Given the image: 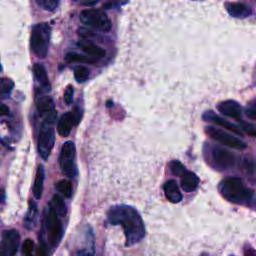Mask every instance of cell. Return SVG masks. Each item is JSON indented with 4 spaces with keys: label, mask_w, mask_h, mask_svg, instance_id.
<instances>
[{
    "label": "cell",
    "mask_w": 256,
    "mask_h": 256,
    "mask_svg": "<svg viewBox=\"0 0 256 256\" xmlns=\"http://www.w3.org/2000/svg\"><path fill=\"white\" fill-rule=\"evenodd\" d=\"M110 224L120 225L125 235V246L130 247L140 242L146 232L143 219L139 212L132 206L119 204L110 208L107 214Z\"/></svg>",
    "instance_id": "obj_1"
},
{
    "label": "cell",
    "mask_w": 256,
    "mask_h": 256,
    "mask_svg": "<svg viewBox=\"0 0 256 256\" xmlns=\"http://www.w3.org/2000/svg\"><path fill=\"white\" fill-rule=\"evenodd\" d=\"M218 190L229 202L245 206L254 205V191L247 187L239 177H229L222 180L218 185Z\"/></svg>",
    "instance_id": "obj_2"
},
{
    "label": "cell",
    "mask_w": 256,
    "mask_h": 256,
    "mask_svg": "<svg viewBox=\"0 0 256 256\" xmlns=\"http://www.w3.org/2000/svg\"><path fill=\"white\" fill-rule=\"evenodd\" d=\"M204 156L206 162L218 171L230 169L236 162L235 155L229 150L210 143H206L204 146Z\"/></svg>",
    "instance_id": "obj_3"
},
{
    "label": "cell",
    "mask_w": 256,
    "mask_h": 256,
    "mask_svg": "<svg viewBox=\"0 0 256 256\" xmlns=\"http://www.w3.org/2000/svg\"><path fill=\"white\" fill-rule=\"evenodd\" d=\"M50 33L51 29L47 23H39L32 29L30 46L33 53L39 58H45L48 53Z\"/></svg>",
    "instance_id": "obj_4"
},
{
    "label": "cell",
    "mask_w": 256,
    "mask_h": 256,
    "mask_svg": "<svg viewBox=\"0 0 256 256\" xmlns=\"http://www.w3.org/2000/svg\"><path fill=\"white\" fill-rule=\"evenodd\" d=\"M44 227L49 245L56 248L63 237V225L60 217L50 206L44 212Z\"/></svg>",
    "instance_id": "obj_5"
},
{
    "label": "cell",
    "mask_w": 256,
    "mask_h": 256,
    "mask_svg": "<svg viewBox=\"0 0 256 256\" xmlns=\"http://www.w3.org/2000/svg\"><path fill=\"white\" fill-rule=\"evenodd\" d=\"M80 21L90 28L101 32H108L111 29V21L105 12L98 9H87L80 13Z\"/></svg>",
    "instance_id": "obj_6"
},
{
    "label": "cell",
    "mask_w": 256,
    "mask_h": 256,
    "mask_svg": "<svg viewBox=\"0 0 256 256\" xmlns=\"http://www.w3.org/2000/svg\"><path fill=\"white\" fill-rule=\"evenodd\" d=\"M75 157H76L75 144L72 141H66L61 147L58 161L63 174H65L69 178H73L77 174Z\"/></svg>",
    "instance_id": "obj_7"
},
{
    "label": "cell",
    "mask_w": 256,
    "mask_h": 256,
    "mask_svg": "<svg viewBox=\"0 0 256 256\" xmlns=\"http://www.w3.org/2000/svg\"><path fill=\"white\" fill-rule=\"evenodd\" d=\"M205 132L208 136H210V138L222 145L228 146L236 150H244L247 148V144L245 141L222 129L216 128L214 126H206Z\"/></svg>",
    "instance_id": "obj_8"
},
{
    "label": "cell",
    "mask_w": 256,
    "mask_h": 256,
    "mask_svg": "<svg viewBox=\"0 0 256 256\" xmlns=\"http://www.w3.org/2000/svg\"><path fill=\"white\" fill-rule=\"evenodd\" d=\"M55 143V131L52 124L44 122L40 128L37 149L42 159L47 160Z\"/></svg>",
    "instance_id": "obj_9"
},
{
    "label": "cell",
    "mask_w": 256,
    "mask_h": 256,
    "mask_svg": "<svg viewBox=\"0 0 256 256\" xmlns=\"http://www.w3.org/2000/svg\"><path fill=\"white\" fill-rule=\"evenodd\" d=\"M20 242V235L17 230H6L2 234L0 243V255L13 256L16 254Z\"/></svg>",
    "instance_id": "obj_10"
},
{
    "label": "cell",
    "mask_w": 256,
    "mask_h": 256,
    "mask_svg": "<svg viewBox=\"0 0 256 256\" xmlns=\"http://www.w3.org/2000/svg\"><path fill=\"white\" fill-rule=\"evenodd\" d=\"M36 108L39 115L44 119V122L53 124L56 119V109L54 102L50 96L41 95L36 100Z\"/></svg>",
    "instance_id": "obj_11"
},
{
    "label": "cell",
    "mask_w": 256,
    "mask_h": 256,
    "mask_svg": "<svg viewBox=\"0 0 256 256\" xmlns=\"http://www.w3.org/2000/svg\"><path fill=\"white\" fill-rule=\"evenodd\" d=\"M79 119L80 117L76 112L68 111L62 114L57 124L58 134L62 137H67L70 134L73 125L77 124L79 122Z\"/></svg>",
    "instance_id": "obj_12"
},
{
    "label": "cell",
    "mask_w": 256,
    "mask_h": 256,
    "mask_svg": "<svg viewBox=\"0 0 256 256\" xmlns=\"http://www.w3.org/2000/svg\"><path fill=\"white\" fill-rule=\"evenodd\" d=\"M217 110L224 116L242 121L241 105L235 100H225L217 105Z\"/></svg>",
    "instance_id": "obj_13"
},
{
    "label": "cell",
    "mask_w": 256,
    "mask_h": 256,
    "mask_svg": "<svg viewBox=\"0 0 256 256\" xmlns=\"http://www.w3.org/2000/svg\"><path fill=\"white\" fill-rule=\"evenodd\" d=\"M202 117H203V119H204L205 121L212 122V123L216 124L217 126H221V127L225 128V129H228V130L232 131L233 133H235V134H237V135H239V136H243V131L241 130L240 126L235 125V124H233V123H231V122L225 120L224 118L220 117L219 115H217L216 113H214V112L211 111V110L205 111L204 114L202 115Z\"/></svg>",
    "instance_id": "obj_14"
},
{
    "label": "cell",
    "mask_w": 256,
    "mask_h": 256,
    "mask_svg": "<svg viewBox=\"0 0 256 256\" xmlns=\"http://www.w3.org/2000/svg\"><path fill=\"white\" fill-rule=\"evenodd\" d=\"M33 75L35 80L39 83V87H37V94L46 93L50 91V83L47 76L46 68L41 63H35L33 65Z\"/></svg>",
    "instance_id": "obj_15"
},
{
    "label": "cell",
    "mask_w": 256,
    "mask_h": 256,
    "mask_svg": "<svg viewBox=\"0 0 256 256\" xmlns=\"http://www.w3.org/2000/svg\"><path fill=\"white\" fill-rule=\"evenodd\" d=\"M163 190H164L165 197L171 203H178L183 198V195L179 189V186L174 179H170L166 181L163 185Z\"/></svg>",
    "instance_id": "obj_16"
},
{
    "label": "cell",
    "mask_w": 256,
    "mask_h": 256,
    "mask_svg": "<svg viewBox=\"0 0 256 256\" xmlns=\"http://www.w3.org/2000/svg\"><path fill=\"white\" fill-rule=\"evenodd\" d=\"M225 9L230 16L240 19L247 18L252 13L251 8L244 3H226Z\"/></svg>",
    "instance_id": "obj_17"
},
{
    "label": "cell",
    "mask_w": 256,
    "mask_h": 256,
    "mask_svg": "<svg viewBox=\"0 0 256 256\" xmlns=\"http://www.w3.org/2000/svg\"><path fill=\"white\" fill-rule=\"evenodd\" d=\"M181 180V187L185 192H193L197 189L200 183L199 177L192 171H188L187 169L183 172V174L180 176Z\"/></svg>",
    "instance_id": "obj_18"
},
{
    "label": "cell",
    "mask_w": 256,
    "mask_h": 256,
    "mask_svg": "<svg viewBox=\"0 0 256 256\" xmlns=\"http://www.w3.org/2000/svg\"><path fill=\"white\" fill-rule=\"evenodd\" d=\"M78 46L89 56H92L94 58H97L98 60L101 58H104L106 55V52L103 48L97 46L96 44L88 41V40H81L78 42Z\"/></svg>",
    "instance_id": "obj_19"
},
{
    "label": "cell",
    "mask_w": 256,
    "mask_h": 256,
    "mask_svg": "<svg viewBox=\"0 0 256 256\" xmlns=\"http://www.w3.org/2000/svg\"><path fill=\"white\" fill-rule=\"evenodd\" d=\"M45 179V169L43 165H39L37 168L34 184H33V195L36 199H41L43 193V184Z\"/></svg>",
    "instance_id": "obj_20"
},
{
    "label": "cell",
    "mask_w": 256,
    "mask_h": 256,
    "mask_svg": "<svg viewBox=\"0 0 256 256\" xmlns=\"http://www.w3.org/2000/svg\"><path fill=\"white\" fill-rule=\"evenodd\" d=\"M65 61L68 63H86V64H95L99 60L89 55H82L75 52H70L65 55Z\"/></svg>",
    "instance_id": "obj_21"
},
{
    "label": "cell",
    "mask_w": 256,
    "mask_h": 256,
    "mask_svg": "<svg viewBox=\"0 0 256 256\" xmlns=\"http://www.w3.org/2000/svg\"><path fill=\"white\" fill-rule=\"evenodd\" d=\"M49 206L56 212V214L59 217H65L67 214V207L66 204L64 202V200L62 199V197H60V195L55 194L53 195Z\"/></svg>",
    "instance_id": "obj_22"
},
{
    "label": "cell",
    "mask_w": 256,
    "mask_h": 256,
    "mask_svg": "<svg viewBox=\"0 0 256 256\" xmlns=\"http://www.w3.org/2000/svg\"><path fill=\"white\" fill-rule=\"evenodd\" d=\"M55 187H56L57 191H58L59 193H61L65 198L70 199V198L72 197L73 188H72V184H71L70 181L65 180V179L59 180L58 182H56Z\"/></svg>",
    "instance_id": "obj_23"
},
{
    "label": "cell",
    "mask_w": 256,
    "mask_h": 256,
    "mask_svg": "<svg viewBox=\"0 0 256 256\" xmlns=\"http://www.w3.org/2000/svg\"><path fill=\"white\" fill-rule=\"evenodd\" d=\"M14 83L8 78H0V100L7 99L13 90Z\"/></svg>",
    "instance_id": "obj_24"
},
{
    "label": "cell",
    "mask_w": 256,
    "mask_h": 256,
    "mask_svg": "<svg viewBox=\"0 0 256 256\" xmlns=\"http://www.w3.org/2000/svg\"><path fill=\"white\" fill-rule=\"evenodd\" d=\"M36 215H37V204L33 200H30L29 201V211H28L26 219H25V226L27 228L31 229L33 227Z\"/></svg>",
    "instance_id": "obj_25"
},
{
    "label": "cell",
    "mask_w": 256,
    "mask_h": 256,
    "mask_svg": "<svg viewBox=\"0 0 256 256\" xmlns=\"http://www.w3.org/2000/svg\"><path fill=\"white\" fill-rule=\"evenodd\" d=\"M90 76V71L85 66H77L74 68V78L78 83L85 82Z\"/></svg>",
    "instance_id": "obj_26"
},
{
    "label": "cell",
    "mask_w": 256,
    "mask_h": 256,
    "mask_svg": "<svg viewBox=\"0 0 256 256\" xmlns=\"http://www.w3.org/2000/svg\"><path fill=\"white\" fill-rule=\"evenodd\" d=\"M37 4L46 11H53L59 4V0H36Z\"/></svg>",
    "instance_id": "obj_27"
},
{
    "label": "cell",
    "mask_w": 256,
    "mask_h": 256,
    "mask_svg": "<svg viewBox=\"0 0 256 256\" xmlns=\"http://www.w3.org/2000/svg\"><path fill=\"white\" fill-rule=\"evenodd\" d=\"M169 168H170L171 172L177 176H181L183 174V172L186 170L185 166L178 160L171 161L169 164Z\"/></svg>",
    "instance_id": "obj_28"
},
{
    "label": "cell",
    "mask_w": 256,
    "mask_h": 256,
    "mask_svg": "<svg viewBox=\"0 0 256 256\" xmlns=\"http://www.w3.org/2000/svg\"><path fill=\"white\" fill-rule=\"evenodd\" d=\"M33 250H34V242L32 239L30 238H27L24 243H23V246H22V253L24 255H32L33 253Z\"/></svg>",
    "instance_id": "obj_29"
},
{
    "label": "cell",
    "mask_w": 256,
    "mask_h": 256,
    "mask_svg": "<svg viewBox=\"0 0 256 256\" xmlns=\"http://www.w3.org/2000/svg\"><path fill=\"white\" fill-rule=\"evenodd\" d=\"M241 122V126H240V128H241V130L242 131H244V132H246L249 136H251V137H254L255 135H256V130H255V126H254V124H250V123H246V122H244L243 120L242 121H240Z\"/></svg>",
    "instance_id": "obj_30"
},
{
    "label": "cell",
    "mask_w": 256,
    "mask_h": 256,
    "mask_svg": "<svg viewBox=\"0 0 256 256\" xmlns=\"http://www.w3.org/2000/svg\"><path fill=\"white\" fill-rule=\"evenodd\" d=\"M245 114L248 118H250L252 120L256 119V104H255L254 100L247 106V108L245 110Z\"/></svg>",
    "instance_id": "obj_31"
},
{
    "label": "cell",
    "mask_w": 256,
    "mask_h": 256,
    "mask_svg": "<svg viewBox=\"0 0 256 256\" xmlns=\"http://www.w3.org/2000/svg\"><path fill=\"white\" fill-rule=\"evenodd\" d=\"M73 95H74V88H73V86L69 85V86L66 88V90H65V92H64V96H63L64 101H65V103H66L67 105H70V104L72 103V101H73Z\"/></svg>",
    "instance_id": "obj_32"
},
{
    "label": "cell",
    "mask_w": 256,
    "mask_h": 256,
    "mask_svg": "<svg viewBox=\"0 0 256 256\" xmlns=\"http://www.w3.org/2000/svg\"><path fill=\"white\" fill-rule=\"evenodd\" d=\"M8 114H9V108L6 105L0 103V116H4Z\"/></svg>",
    "instance_id": "obj_33"
},
{
    "label": "cell",
    "mask_w": 256,
    "mask_h": 256,
    "mask_svg": "<svg viewBox=\"0 0 256 256\" xmlns=\"http://www.w3.org/2000/svg\"><path fill=\"white\" fill-rule=\"evenodd\" d=\"M82 3H84L85 5H94L95 3H97L99 0H81Z\"/></svg>",
    "instance_id": "obj_34"
},
{
    "label": "cell",
    "mask_w": 256,
    "mask_h": 256,
    "mask_svg": "<svg viewBox=\"0 0 256 256\" xmlns=\"http://www.w3.org/2000/svg\"><path fill=\"white\" fill-rule=\"evenodd\" d=\"M4 196H5L4 190L0 187V203H2V202H3V200H4Z\"/></svg>",
    "instance_id": "obj_35"
}]
</instances>
